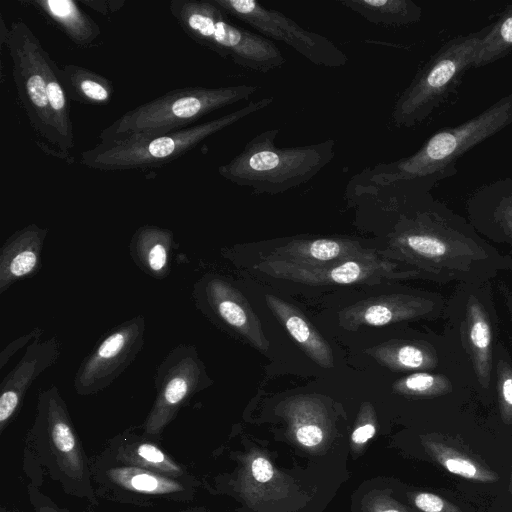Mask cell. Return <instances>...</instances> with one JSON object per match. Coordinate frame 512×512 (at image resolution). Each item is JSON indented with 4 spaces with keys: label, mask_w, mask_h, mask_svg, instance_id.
I'll list each match as a JSON object with an SVG mask.
<instances>
[{
    "label": "cell",
    "mask_w": 512,
    "mask_h": 512,
    "mask_svg": "<svg viewBox=\"0 0 512 512\" xmlns=\"http://www.w3.org/2000/svg\"><path fill=\"white\" fill-rule=\"evenodd\" d=\"M401 200L384 255L418 270L422 278L447 284L487 281L512 271V257L480 236L467 218L417 183L390 185Z\"/></svg>",
    "instance_id": "cell-1"
},
{
    "label": "cell",
    "mask_w": 512,
    "mask_h": 512,
    "mask_svg": "<svg viewBox=\"0 0 512 512\" xmlns=\"http://www.w3.org/2000/svg\"><path fill=\"white\" fill-rule=\"evenodd\" d=\"M4 44L11 59L18 103L26 116L33 142L46 156L73 164L74 128L61 68L21 20L11 23Z\"/></svg>",
    "instance_id": "cell-2"
},
{
    "label": "cell",
    "mask_w": 512,
    "mask_h": 512,
    "mask_svg": "<svg viewBox=\"0 0 512 512\" xmlns=\"http://www.w3.org/2000/svg\"><path fill=\"white\" fill-rule=\"evenodd\" d=\"M512 124V93L501 97L471 119L445 127L429 137L413 154L380 163L361 176L373 188L396 183H419L432 189L457 173L461 156Z\"/></svg>",
    "instance_id": "cell-3"
},
{
    "label": "cell",
    "mask_w": 512,
    "mask_h": 512,
    "mask_svg": "<svg viewBox=\"0 0 512 512\" xmlns=\"http://www.w3.org/2000/svg\"><path fill=\"white\" fill-rule=\"evenodd\" d=\"M279 132L271 128L250 139L235 157L218 167L219 175L254 194H280L310 181L335 156L334 139L279 147L275 143Z\"/></svg>",
    "instance_id": "cell-4"
},
{
    "label": "cell",
    "mask_w": 512,
    "mask_h": 512,
    "mask_svg": "<svg viewBox=\"0 0 512 512\" xmlns=\"http://www.w3.org/2000/svg\"><path fill=\"white\" fill-rule=\"evenodd\" d=\"M444 330L469 363L475 397L493 402L494 355L499 341V315L492 280L456 283L446 299Z\"/></svg>",
    "instance_id": "cell-5"
},
{
    "label": "cell",
    "mask_w": 512,
    "mask_h": 512,
    "mask_svg": "<svg viewBox=\"0 0 512 512\" xmlns=\"http://www.w3.org/2000/svg\"><path fill=\"white\" fill-rule=\"evenodd\" d=\"M274 101L264 97L218 118L162 134L137 135L121 141L102 143L81 153L80 163L100 171L147 170L166 165L188 153L203 140Z\"/></svg>",
    "instance_id": "cell-6"
},
{
    "label": "cell",
    "mask_w": 512,
    "mask_h": 512,
    "mask_svg": "<svg viewBox=\"0 0 512 512\" xmlns=\"http://www.w3.org/2000/svg\"><path fill=\"white\" fill-rule=\"evenodd\" d=\"M258 88L244 84L176 88L126 111L105 127L98 139L108 143L180 130L212 112L248 100Z\"/></svg>",
    "instance_id": "cell-7"
},
{
    "label": "cell",
    "mask_w": 512,
    "mask_h": 512,
    "mask_svg": "<svg viewBox=\"0 0 512 512\" xmlns=\"http://www.w3.org/2000/svg\"><path fill=\"white\" fill-rule=\"evenodd\" d=\"M169 10L194 42L243 68L267 73L286 62L272 41L234 25L213 0H172Z\"/></svg>",
    "instance_id": "cell-8"
},
{
    "label": "cell",
    "mask_w": 512,
    "mask_h": 512,
    "mask_svg": "<svg viewBox=\"0 0 512 512\" xmlns=\"http://www.w3.org/2000/svg\"><path fill=\"white\" fill-rule=\"evenodd\" d=\"M489 28L490 24L453 37L428 59L394 104L391 117L396 126L422 123L456 91Z\"/></svg>",
    "instance_id": "cell-9"
},
{
    "label": "cell",
    "mask_w": 512,
    "mask_h": 512,
    "mask_svg": "<svg viewBox=\"0 0 512 512\" xmlns=\"http://www.w3.org/2000/svg\"><path fill=\"white\" fill-rule=\"evenodd\" d=\"M228 16L254 28L270 41L285 43L312 64L339 68L348 56L327 37L304 29L285 14L254 0H213Z\"/></svg>",
    "instance_id": "cell-10"
},
{
    "label": "cell",
    "mask_w": 512,
    "mask_h": 512,
    "mask_svg": "<svg viewBox=\"0 0 512 512\" xmlns=\"http://www.w3.org/2000/svg\"><path fill=\"white\" fill-rule=\"evenodd\" d=\"M209 382L205 365L194 345L180 343L173 347L156 367V397L144 423L145 432L161 433L179 410Z\"/></svg>",
    "instance_id": "cell-11"
},
{
    "label": "cell",
    "mask_w": 512,
    "mask_h": 512,
    "mask_svg": "<svg viewBox=\"0 0 512 512\" xmlns=\"http://www.w3.org/2000/svg\"><path fill=\"white\" fill-rule=\"evenodd\" d=\"M271 277L307 285L376 284L383 280L421 277L418 270L386 259H347L311 264L266 257L254 266Z\"/></svg>",
    "instance_id": "cell-12"
},
{
    "label": "cell",
    "mask_w": 512,
    "mask_h": 512,
    "mask_svg": "<svg viewBox=\"0 0 512 512\" xmlns=\"http://www.w3.org/2000/svg\"><path fill=\"white\" fill-rule=\"evenodd\" d=\"M146 319L136 315L105 334L81 361L73 380L80 396H90L111 385L144 347Z\"/></svg>",
    "instance_id": "cell-13"
},
{
    "label": "cell",
    "mask_w": 512,
    "mask_h": 512,
    "mask_svg": "<svg viewBox=\"0 0 512 512\" xmlns=\"http://www.w3.org/2000/svg\"><path fill=\"white\" fill-rule=\"evenodd\" d=\"M365 353L380 365L404 375L456 367L470 368L457 344L445 331L441 334L420 333L390 339L367 348Z\"/></svg>",
    "instance_id": "cell-14"
},
{
    "label": "cell",
    "mask_w": 512,
    "mask_h": 512,
    "mask_svg": "<svg viewBox=\"0 0 512 512\" xmlns=\"http://www.w3.org/2000/svg\"><path fill=\"white\" fill-rule=\"evenodd\" d=\"M446 299L431 291H400L352 304L338 314V324L347 331L361 326H385L411 320L443 317Z\"/></svg>",
    "instance_id": "cell-15"
},
{
    "label": "cell",
    "mask_w": 512,
    "mask_h": 512,
    "mask_svg": "<svg viewBox=\"0 0 512 512\" xmlns=\"http://www.w3.org/2000/svg\"><path fill=\"white\" fill-rule=\"evenodd\" d=\"M193 297L199 309L220 320L256 349H269L259 318L230 282L217 275H206L195 283Z\"/></svg>",
    "instance_id": "cell-16"
},
{
    "label": "cell",
    "mask_w": 512,
    "mask_h": 512,
    "mask_svg": "<svg viewBox=\"0 0 512 512\" xmlns=\"http://www.w3.org/2000/svg\"><path fill=\"white\" fill-rule=\"evenodd\" d=\"M467 219L488 242L506 245L512 257V177L477 188L466 201Z\"/></svg>",
    "instance_id": "cell-17"
},
{
    "label": "cell",
    "mask_w": 512,
    "mask_h": 512,
    "mask_svg": "<svg viewBox=\"0 0 512 512\" xmlns=\"http://www.w3.org/2000/svg\"><path fill=\"white\" fill-rule=\"evenodd\" d=\"M61 354L57 336L37 339L29 344L16 366L4 377L0 388V431L19 411L26 392L46 369L56 364Z\"/></svg>",
    "instance_id": "cell-18"
},
{
    "label": "cell",
    "mask_w": 512,
    "mask_h": 512,
    "mask_svg": "<svg viewBox=\"0 0 512 512\" xmlns=\"http://www.w3.org/2000/svg\"><path fill=\"white\" fill-rule=\"evenodd\" d=\"M38 416L48 432L61 469L71 477L81 478L84 472L82 448L67 405L55 385L39 392Z\"/></svg>",
    "instance_id": "cell-19"
},
{
    "label": "cell",
    "mask_w": 512,
    "mask_h": 512,
    "mask_svg": "<svg viewBox=\"0 0 512 512\" xmlns=\"http://www.w3.org/2000/svg\"><path fill=\"white\" fill-rule=\"evenodd\" d=\"M236 489L250 507L259 509L291 497L295 486L264 453L250 450L242 459Z\"/></svg>",
    "instance_id": "cell-20"
},
{
    "label": "cell",
    "mask_w": 512,
    "mask_h": 512,
    "mask_svg": "<svg viewBox=\"0 0 512 512\" xmlns=\"http://www.w3.org/2000/svg\"><path fill=\"white\" fill-rule=\"evenodd\" d=\"M46 227L28 224L12 233L0 248V294L13 284L33 278L42 268Z\"/></svg>",
    "instance_id": "cell-21"
},
{
    "label": "cell",
    "mask_w": 512,
    "mask_h": 512,
    "mask_svg": "<svg viewBox=\"0 0 512 512\" xmlns=\"http://www.w3.org/2000/svg\"><path fill=\"white\" fill-rule=\"evenodd\" d=\"M287 421L290 438L303 449L319 452L328 445L332 420L322 399L317 395H296L280 405L279 412Z\"/></svg>",
    "instance_id": "cell-22"
},
{
    "label": "cell",
    "mask_w": 512,
    "mask_h": 512,
    "mask_svg": "<svg viewBox=\"0 0 512 512\" xmlns=\"http://www.w3.org/2000/svg\"><path fill=\"white\" fill-rule=\"evenodd\" d=\"M269 258L323 264L347 259H375L377 252L343 238L294 239L277 247Z\"/></svg>",
    "instance_id": "cell-23"
},
{
    "label": "cell",
    "mask_w": 512,
    "mask_h": 512,
    "mask_svg": "<svg viewBox=\"0 0 512 512\" xmlns=\"http://www.w3.org/2000/svg\"><path fill=\"white\" fill-rule=\"evenodd\" d=\"M20 3L33 8L79 48L93 46L101 35L100 26L80 7L78 1L28 0Z\"/></svg>",
    "instance_id": "cell-24"
},
{
    "label": "cell",
    "mask_w": 512,
    "mask_h": 512,
    "mask_svg": "<svg viewBox=\"0 0 512 512\" xmlns=\"http://www.w3.org/2000/svg\"><path fill=\"white\" fill-rule=\"evenodd\" d=\"M175 247L173 231L152 224L138 227L128 246L134 264L156 280H163L170 275Z\"/></svg>",
    "instance_id": "cell-25"
},
{
    "label": "cell",
    "mask_w": 512,
    "mask_h": 512,
    "mask_svg": "<svg viewBox=\"0 0 512 512\" xmlns=\"http://www.w3.org/2000/svg\"><path fill=\"white\" fill-rule=\"evenodd\" d=\"M265 302L310 359L322 368L334 366L330 345L296 306L272 294L265 295Z\"/></svg>",
    "instance_id": "cell-26"
},
{
    "label": "cell",
    "mask_w": 512,
    "mask_h": 512,
    "mask_svg": "<svg viewBox=\"0 0 512 512\" xmlns=\"http://www.w3.org/2000/svg\"><path fill=\"white\" fill-rule=\"evenodd\" d=\"M420 440L428 456L452 474L481 483L499 479L493 470L460 447L451 436L434 432L421 435Z\"/></svg>",
    "instance_id": "cell-27"
},
{
    "label": "cell",
    "mask_w": 512,
    "mask_h": 512,
    "mask_svg": "<svg viewBox=\"0 0 512 512\" xmlns=\"http://www.w3.org/2000/svg\"><path fill=\"white\" fill-rule=\"evenodd\" d=\"M340 4L367 21L386 27L408 26L422 18V8L412 0H343Z\"/></svg>",
    "instance_id": "cell-28"
},
{
    "label": "cell",
    "mask_w": 512,
    "mask_h": 512,
    "mask_svg": "<svg viewBox=\"0 0 512 512\" xmlns=\"http://www.w3.org/2000/svg\"><path fill=\"white\" fill-rule=\"evenodd\" d=\"M69 99L93 106L108 105L114 95L112 82L103 75L76 64L61 68Z\"/></svg>",
    "instance_id": "cell-29"
},
{
    "label": "cell",
    "mask_w": 512,
    "mask_h": 512,
    "mask_svg": "<svg viewBox=\"0 0 512 512\" xmlns=\"http://www.w3.org/2000/svg\"><path fill=\"white\" fill-rule=\"evenodd\" d=\"M512 51V3L490 24V28L475 52L473 67L480 68L490 65Z\"/></svg>",
    "instance_id": "cell-30"
},
{
    "label": "cell",
    "mask_w": 512,
    "mask_h": 512,
    "mask_svg": "<svg viewBox=\"0 0 512 512\" xmlns=\"http://www.w3.org/2000/svg\"><path fill=\"white\" fill-rule=\"evenodd\" d=\"M107 474L117 485L144 494H170L183 489L177 481L137 466L115 467Z\"/></svg>",
    "instance_id": "cell-31"
},
{
    "label": "cell",
    "mask_w": 512,
    "mask_h": 512,
    "mask_svg": "<svg viewBox=\"0 0 512 512\" xmlns=\"http://www.w3.org/2000/svg\"><path fill=\"white\" fill-rule=\"evenodd\" d=\"M500 422L512 427V356L506 344L499 339L493 366V402Z\"/></svg>",
    "instance_id": "cell-32"
},
{
    "label": "cell",
    "mask_w": 512,
    "mask_h": 512,
    "mask_svg": "<svg viewBox=\"0 0 512 512\" xmlns=\"http://www.w3.org/2000/svg\"><path fill=\"white\" fill-rule=\"evenodd\" d=\"M120 458L124 462L154 472H161L171 476L182 475V469L160 448L151 443H134L125 447Z\"/></svg>",
    "instance_id": "cell-33"
},
{
    "label": "cell",
    "mask_w": 512,
    "mask_h": 512,
    "mask_svg": "<svg viewBox=\"0 0 512 512\" xmlns=\"http://www.w3.org/2000/svg\"><path fill=\"white\" fill-rule=\"evenodd\" d=\"M376 433V417L370 403H363L351 434V444L354 450L362 449Z\"/></svg>",
    "instance_id": "cell-34"
},
{
    "label": "cell",
    "mask_w": 512,
    "mask_h": 512,
    "mask_svg": "<svg viewBox=\"0 0 512 512\" xmlns=\"http://www.w3.org/2000/svg\"><path fill=\"white\" fill-rule=\"evenodd\" d=\"M408 499L418 512H463L454 503L430 492H410Z\"/></svg>",
    "instance_id": "cell-35"
},
{
    "label": "cell",
    "mask_w": 512,
    "mask_h": 512,
    "mask_svg": "<svg viewBox=\"0 0 512 512\" xmlns=\"http://www.w3.org/2000/svg\"><path fill=\"white\" fill-rule=\"evenodd\" d=\"M364 512H412L382 491H370L362 498Z\"/></svg>",
    "instance_id": "cell-36"
},
{
    "label": "cell",
    "mask_w": 512,
    "mask_h": 512,
    "mask_svg": "<svg viewBox=\"0 0 512 512\" xmlns=\"http://www.w3.org/2000/svg\"><path fill=\"white\" fill-rule=\"evenodd\" d=\"M44 334V330L41 327H35L31 331L17 339L11 341L6 347L0 352V369L9 362V360L23 347L28 346L33 341L40 339Z\"/></svg>",
    "instance_id": "cell-37"
},
{
    "label": "cell",
    "mask_w": 512,
    "mask_h": 512,
    "mask_svg": "<svg viewBox=\"0 0 512 512\" xmlns=\"http://www.w3.org/2000/svg\"><path fill=\"white\" fill-rule=\"evenodd\" d=\"M79 3L89 7L102 16L113 14L126 4L125 0H80Z\"/></svg>",
    "instance_id": "cell-38"
},
{
    "label": "cell",
    "mask_w": 512,
    "mask_h": 512,
    "mask_svg": "<svg viewBox=\"0 0 512 512\" xmlns=\"http://www.w3.org/2000/svg\"><path fill=\"white\" fill-rule=\"evenodd\" d=\"M497 290L507 311L508 318L512 327V289L505 281L500 280L497 283Z\"/></svg>",
    "instance_id": "cell-39"
},
{
    "label": "cell",
    "mask_w": 512,
    "mask_h": 512,
    "mask_svg": "<svg viewBox=\"0 0 512 512\" xmlns=\"http://www.w3.org/2000/svg\"><path fill=\"white\" fill-rule=\"evenodd\" d=\"M39 512H65V511H61L59 509H55V508H52L49 506H43L39 509Z\"/></svg>",
    "instance_id": "cell-40"
},
{
    "label": "cell",
    "mask_w": 512,
    "mask_h": 512,
    "mask_svg": "<svg viewBox=\"0 0 512 512\" xmlns=\"http://www.w3.org/2000/svg\"><path fill=\"white\" fill-rule=\"evenodd\" d=\"M509 492H510L511 501H512V473H511V478H510Z\"/></svg>",
    "instance_id": "cell-41"
}]
</instances>
